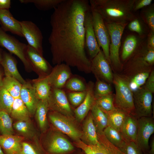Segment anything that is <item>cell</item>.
Returning a JSON list of instances; mask_svg holds the SVG:
<instances>
[{"instance_id": "obj_1", "label": "cell", "mask_w": 154, "mask_h": 154, "mask_svg": "<svg viewBox=\"0 0 154 154\" xmlns=\"http://www.w3.org/2000/svg\"><path fill=\"white\" fill-rule=\"evenodd\" d=\"M90 9L87 0H63L54 9L48 40L54 64L63 63L86 73L91 61L85 48L84 18Z\"/></svg>"}, {"instance_id": "obj_2", "label": "cell", "mask_w": 154, "mask_h": 154, "mask_svg": "<svg viewBox=\"0 0 154 154\" xmlns=\"http://www.w3.org/2000/svg\"><path fill=\"white\" fill-rule=\"evenodd\" d=\"M135 0H90L91 10L98 13L104 22H128L135 18L133 13Z\"/></svg>"}, {"instance_id": "obj_3", "label": "cell", "mask_w": 154, "mask_h": 154, "mask_svg": "<svg viewBox=\"0 0 154 154\" xmlns=\"http://www.w3.org/2000/svg\"><path fill=\"white\" fill-rule=\"evenodd\" d=\"M116 93L114 103L115 108L134 115L133 93L130 88L128 81L120 75H113Z\"/></svg>"}, {"instance_id": "obj_4", "label": "cell", "mask_w": 154, "mask_h": 154, "mask_svg": "<svg viewBox=\"0 0 154 154\" xmlns=\"http://www.w3.org/2000/svg\"><path fill=\"white\" fill-rule=\"evenodd\" d=\"M128 22H105L110 37V62L116 68H119L121 63L119 57V50L121 39L123 31Z\"/></svg>"}, {"instance_id": "obj_5", "label": "cell", "mask_w": 154, "mask_h": 154, "mask_svg": "<svg viewBox=\"0 0 154 154\" xmlns=\"http://www.w3.org/2000/svg\"><path fill=\"white\" fill-rule=\"evenodd\" d=\"M48 117L53 125L59 131L66 135L75 141L80 139L82 132L70 117L54 111L50 113Z\"/></svg>"}, {"instance_id": "obj_6", "label": "cell", "mask_w": 154, "mask_h": 154, "mask_svg": "<svg viewBox=\"0 0 154 154\" xmlns=\"http://www.w3.org/2000/svg\"><path fill=\"white\" fill-rule=\"evenodd\" d=\"M0 46L5 48L11 54H13L17 56L26 67L29 68L30 67L31 64L26 54L27 45L7 34L1 27Z\"/></svg>"}, {"instance_id": "obj_7", "label": "cell", "mask_w": 154, "mask_h": 154, "mask_svg": "<svg viewBox=\"0 0 154 154\" xmlns=\"http://www.w3.org/2000/svg\"><path fill=\"white\" fill-rule=\"evenodd\" d=\"M133 93L134 115L137 118L152 117L153 93L144 86L133 92Z\"/></svg>"}, {"instance_id": "obj_8", "label": "cell", "mask_w": 154, "mask_h": 154, "mask_svg": "<svg viewBox=\"0 0 154 154\" xmlns=\"http://www.w3.org/2000/svg\"><path fill=\"white\" fill-rule=\"evenodd\" d=\"M91 10L92 24L95 36L99 46L102 48L105 57L109 62L110 37L103 18L97 12Z\"/></svg>"}, {"instance_id": "obj_9", "label": "cell", "mask_w": 154, "mask_h": 154, "mask_svg": "<svg viewBox=\"0 0 154 154\" xmlns=\"http://www.w3.org/2000/svg\"><path fill=\"white\" fill-rule=\"evenodd\" d=\"M23 37L28 45L42 56L43 37L42 32L37 25L31 21H20Z\"/></svg>"}, {"instance_id": "obj_10", "label": "cell", "mask_w": 154, "mask_h": 154, "mask_svg": "<svg viewBox=\"0 0 154 154\" xmlns=\"http://www.w3.org/2000/svg\"><path fill=\"white\" fill-rule=\"evenodd\" d=\"M138 129L135 143L144 154L149 149V140L154 132L153 117H143L138 118Z\"/></svg>"}, {"instance_id": "obj_11", "label": "cell", "mask_w": 154, "mask_h": 154, "mask_svg": "<svg viewBox=\"0 0 154 154\" xmlns=\"http://www.w3.org/2000/svg\"><path fill=\"white\" fill-rule=\"evenodd\" d=\"M48 101L49 109L71 117L72 111L64 91L60 89L53 88L51 90Z\"/></svg>"}, {"instance_id": "obj_12", "label": "cell", "mask_w": 154, "mask_h": 154, "mask_svg": "<svg viewBox=\"0 0 154 154\" xmlns=\"http://www.w3.org/2000/svg\"><path fill=\"white\" fill-rule=\"evenodd\" d=\"M84 25L85 49L92 60L101 50L98 43L94 31L91 9L88 10L85 14Z\"/></svg>"}, {"instance_id": "obj_13", "label": "cell", "mask_w": 154, "mask_h": 154, "mask_svg": "<svg viewBox=\"0 0 154 154\" xmlns=\"http://www.w3.org/2000/svg\"><path fill=\"white\" fill-rule=\"evenodd\" d=\"M91 70L96 78L109 83H113V74L109 64L101 50L91 60Z\"/></svg>"}, {"instance_id": "obj_14", "label": "cell", "mask_w": 154, "mask_h": 154, "mask_svg": "<svg viewBox=\"0 0 154 154\" xmlns=\"http://www.w3.org/2000/svg\"><path fill=\"white\" fill-rule=\"evenodd\" d=\"M46 147L47 151L50 154H67L74 149L69 140L57 132L53 133L49 138Z\"/></svg>"}, {"instance_id": "obj_15", "label": "cell", "mask_w": 154, "mask_h": 154, "mask_svg": "<svg viewBox=\"0 0 154 154\" xmlns=\"http://www.w3.org/2000/svg\"><path fill=\"white\" fill-rule=\"evenodd\" d=\"M71 73L69 66L64 63L57 64L51 74L47 77L53 88L60 89L65 85Z\"/></svg>"}, {"instance_id": "obj_16", "label": "cell", "mask_w": 154, "mask_h": 154, "mask_svg": "<svg viewBox=\"0 0 154 154\" xmlns=\"http://www.w3.org/2000/svg\"><path fill=\"white\" fill-rule=\"evenodd\" d=\"M94 84L90 82L86 87V96L83 102L76 108L74 112L77 120L80 122L88 114L95 102Z\"/></svg>"}, {"instance_id": "obj_17", "label": "cell", "mask_w": 154, "mask_h": 154, "mask_svg": "<svg viewBox=\"0 0 154 154\" xmlns=\"http://www.w3.org/2000/svg\"><path fill=\"white\" fill-rule=\"evenodd\" d=\"M0 25L4 31L23 37L20 21L13 17L9 9L0 10Z\"/></svg>"}, {"instance_id": "obj_18", "label": "cell", "mask_w": 154, "mask_h": 154, "mask_svg": "<svg viewBox=\"0 0 154 154\" xmlns=\"http://www.w3.org/2000/svg\"><path fill=\"white\" fill-rule=\"evenodd\" d=\"M82 141L88 145H100L96 127L91 112L85 120L83 125Z\"/></svg>"}, {"instance_id": "obj_19", "label": "cell", "mask_w": 154, "mask_h": 154, "mask_svg": "<svg viewBox=\"0 0 154 154\" xmlns=\"http://www.w3.org/2000/svg\"><path fill=\"white\" fill-rule=\"evenodd\" d=\"M19 98L26 106L31 115H34L39 100L33 86L27 82L22 85Z\"/></svg>"}, {"instance_id": "obj_20", "label": "cell", "mask_w": 154, "mask_h": 154, "mask_svg": "<svg viewBox=\"0 0 154 154\" xmlns=\"http://www.w3.org/2000/svg\"><path fill=\"white\" fill-rule=\"evenodd\" d=\"M0 64L3 68L5 76L15 78L22 85L26 82L18 71L16 60L10 53L3 52L2 60Z\"/></svg>"}, {"instance_id": "obj_21", "label": "cell", "mask_w": 154, "mask_h": 154, "mask_svg": "<svg viewBox=\"0 0 154 154\" xmlns=\"http://www.w3.org/2000/svg\"><path fill=\"white\" fill-rule=\"evenodd\" d=\"M24 137L14 135L0 136V146L5 154H19Z\"/></svg>"}, {"instance_id": "obj_22", "label": "cell", "mask_w": 154, "mask_h": 154, "mask_svg": "<svg viewBox=\"0 0 154 154\" xmlns=\"http://www.w3.org/2000/svg\"><path fill=\"white\" fill-rule=\"evenodd\" d=\"M138 118L131 114L127 116L120 132L127 141L135 142L138 129Z\"/></svg>"}, {"instance_id": "obj_23", "label": "cell", "mask_w": 154, "mask_h": 154, "mask_svg": "<svg viewBox=\"0 0 154 154\" xmlns=\"http://www.w3.org/2000/svg\"><path fill=\"white\" fill-rule=\"evenodd\" d=\"M26 54L28 60L38 70L46 72L48 70V64L37 51L27 44Z\"/></svg>"}, {"instance_id": "obj_24", "label": "cell", "mask_w": 154, "mask_h": 154, "mask_svg": "<svg viewBox=\"0 0 154 154\" xmlns=\"http://www.w3.org/2000/svg\"><path fill=\"white\" fill-rule=\"evenodd\" d=\"M48 109V99L39 100L35 114L38 126L42 131H45L48 127L47 115Z\"/></svg>"}, {"instance_id": "obj_25", "label": "cell", "mask_w": 154, "mask_h": 154, "mask_svg": "<svg viewBox=\"0 0 154 154\" xmlns=\"http://www.w3.org/2000/svg\"><path fill=\"white\" fill-rule=\"evenodd\" d=\"M90 110L97 132H103L109 125L108 117L106 113L95 102Z\"/></svg>"}, {"instance_id": "obj_26", "label": "cell", "mask_w": 154, "mask_h": 154, "mask_svg": "<svg viewBox=\"0 0 154 154\" xmlns=\"http://www.w3.org/2000/svg\"><path fill=\"white\" fill-rule=\"evenodd\" d=\"M104 112L108 117L109 125L120 132L125 119L129 113L117 108L110 111Z\"/></svg>"}, {"instance_id": "obj_27", "label": "cell", "mask_w": 154, "mask_h": 154, "mask_svg": "<svg viewBox=\"0 0 154 154\" xmlns=\"http://www.w3.org/2000/svg\"><path fill=\"white\" fill-rule=\"evenodd\" d=\"M31 114L20 98L14 99L10 115L18 120H30Z\"/></svg>"}, {"instance_id": "obj_28", "label": "cell", "mask_w": 154, "mask_h": 154, "mask_svg": "<svg viewBox=\"0 0 154 154\" xmlns=\"http://www.w3.org/2000/svg\"><path fill=\"white\" fill-rule=\"evenodd\" d=\"M139 38L134 35H128L125 38L122 46L121 59L125 60L135 52L140 44Z\"/></svg>"}, {"instance_id": "obj_29", "label": "cell", "mask_w": 154, "mask_h": 154, "mask_svg": "<svg viewBox=\"0 0 154 154\" xmlns=\"http://www.w3.org/2000/svg\"><path fill=\"white\" fill-rule=\"evenodd\" d=\"M103 132L107 139L120 150L127 142L119 131L110 125L106 127Z\"/></svg>"}, {"instance_id": "obj_30", "label": "cell", "mask_w": 154, "mask_h": 154, "mask_svg": "<svg viewBox=\"0 0 154 154\" xmlns=\"http://www.w3.org/2000/svg\"><path fill=\"white\" fill-rule=\"evenodd\" d=\"M13 127L23 137L31 139L35 134V129L30 120H18L13 124Z\"/></svg>"}, {"instance_id": "obj_31", "label": "cell", "mask_w": 154, "mask_h": 154, "mask_svg": "<svg viewBox=\"0 0 154 154\" xmlns=\"http://www.w3.org/2000/svg\"><path fill=\"white\" fill-rule=\"evenodd\" d=\"M3 86L14 99L20 97L22 84L15 78L5 76L3 79Z\"/></svg>"}, {"instance_id": "obj_32", "label": "cell", "mask_w": 154, "mask_h": 154, "mask_svg": "<svg viewBox=\"0 0 154 154\" xmlns=\"http://www.w3.org/2000/svg\"><path fill=\"white\" fill-rule=\"evenodd\" d=\"M33 86L39 100L48 99L50 93L51 87L47 77L36 82Z\"/></svg>"}, {"instance_id": "obj_33", "label": "cell", "mask_w": 154, "mask_h": 154, "mask_svg": "<svg viewBox=\"0 0 154 154\" xmlns=\"http://www.w3.org/2000/svg\"><path fill=\"white\" fill-rule=\"evenodd\" d=\"M0 132L2 135L14 133L11 117L8 113L3 111H0Z\"/></svg>"}, {"instance_id": "obj_34", "label": "cell", "mask_w": 154, "mask_h": 154, "mask_svg": "<svg viewBox=\"0 0 154 154\" xmlns=\"http://www.w3.org/2000/svg\"><path fill=\"white\" fill-rule=\"evenodd\" d=\"M63 0H20L22 3L33 4L38 9L46 11L54 9Z\"/></svg>"}, {"instance_id": "obj_35", "label": "cell", "mask_w": 154, "mask_h": 154, "mask_svg": "<svg viewBox=\"0 0 154 154\" xmlns=\"http://www.w3.org/2000/svg\"><path fill=\"white\" fill-rule=\"evenodd\" d=\"M150 73L149 70L139 72L128 81L129 86L133 92L139 89L145 84Z\"/></svg>"}, {"instance_id": "obj_36", "label": "cell", "mask_w": 154, "mask_h": 154, "mask_svg": "<svg viewBox=\"0 0 154 154\" xmlns=\"http://www.w3.org/2000/svg\"><path fill=\"white\" fill-rule=\"evenodd\" d=\"M74 144L85 154H111L100 143L99 145H88L80 139L75 141Z\"/></svg>"}, {"instance_id": "obj_37", "label": "cell", "mask_w": 154, "mask_h": 154, "mask_svg": "<svg viewBox=\"0 0 154 154\" xmlns=\"http://www.w3.org/2000/svg\"><path fill=\"white\" fill-rule=\"evenodd\" d=\"M14 98L3 86L0 88V111L10 114Z\"/></svg>"}, {"instance_id": "obj_38", "label": "cell", "mask_w": 154, "mask_h": 154, "mask_svg": "<svg viewBox=\"0 0 154 154\" xmlns=\"http://www.w3.org/2000/svg\"><path fill=\"white\" fill-rule=\"evenodd\" d=\"M114 100V97L112 94L96 99L95 103L103 111L108 112L116 108Z\"/></svg>"}, {"instance_id": "obj_39", "label": "cell", "mask_w": 154, "mask_h": 154, "mask_svg": "<svg viewBox=\"0 0 154 154\" xmlns=\"http://www.w3.org/2000/svg\"><path fill=\"white\" fill-rule=\"evenodd\" d=\"M96 78L97 81L94 90L95 99L112 94V90L110 86L104 81Z\"/></svg>"}, {"instance_id": "obj_40", "label": "cell", "mask_w": 154, "mask_h": 154, "mask_svg": "<svg viewBox=\"0 0 154 154\" xmlns=\"http://www.w3.org/2000/svg\"><path fill=\"white\" fill-rule=\"evenodd\" d=\"M97 133L100 143L111 154H124L119 149L107 139L103 132Z\"/></svg>"}, {"instance_id": "obj_41", "label": "cell", "mask_w": 154, "mask_h": 154, "mask_svg": "<svg viewBox=\"0 0 154 154\" xmlns=\"http://www.w3.org/2000/svg\"><path fill=\"white\" fill-rule=\"evenodd\" d=\"M144 20L149 26L151 31L154 32V7L153 5H150L143 11Z\"/></svg>"}, {"instance_id": "obj_42", "label": "cell", "mask_w": 154, "mask_h": 154, "mask_svg": "<svg viewBox=\"0 0 154 154\" xmlns=\"http://www.w3.org/2000/svg\"><path fill=\"white\" fill-rule=\"evenodd\" d=\"M66 86L68 89L77 92L84 91L86 89V87L84 83L76 78L70 79L67 82Z\"/></svg>"}, {"instance_id": "obj_43", "label": "cell", "mask_w": 154, "mask_h": 154, "mask_svg": "<svg viewBox=\"0 0 154 154\" xmlns=\"http://www.w3.org/2000/svg\"><path fill=\"white\" fill-rule=\"evenodd\" d=\"M120 150L124 154H144L143 152L134 141H127Z\"/></svg>"}, {"instance_id": "obj_44", "label": "cell", "mask_w": 154, "mask_h": 154, "mask_svg": "<svg viewBox=\"0 0 154 154\" xmlns=\"http://www.w3.org/2000/svg\"><path fill=\"white\" fill-rule=\"evenodd\" d=\"M86 94V90L82 92L70 93L68 94L69 99L73 105L79 106L84 99Z\"/></svg>"}, {"instance_id": "obj_45", "label": "cell", "mask_w": 154, "mask_h": 154, "mask_svg": "<svg viewBox=\"0 0 154 154\" xmlns=\"http://www.w3.org/2000/svg\"><path fill=\"white\" fill-rule=\"evenodd\" d=\"M141 52L145 61L151 66L154 63V48L147 46L141 50Z\"/></svg>"}, {"instance_id": "obj_46", "label": "cell", "mask_w": 154, "mask_h": 154, "mask_svg": "<svg viewBox=\"0 0 154 154\" xmlns=\"http://www.w3.org/2000/svg\"><path fill=\"white\" fill-rule=\"evenodd\" d=\"M128 28L131 31L135 32L139 35L141 36L143 34V31L140 21L135 18L130 21L128 25Z\"/></svg>"}, {"instance_id": "obj_47", "label": "cell", "mask_w": 154, "mask_h": 154, "mask_svg": "<svg viewBox=\"0 0 154 154\" xmlns=\"http://www.w3.org/2000/svg\"><path fill=\"white\" fill-rule=\"evenodd\" d=\"M19 154H40L31 144L25 142L22 143V147Z\"/></svg>"}, {"instance_id": "obj_48", "label": "cell", "mask_w": 154, "mask_h": 154, "mask_svg": "<svg viewBox=\"0 0 154 154\" xmlns=\"http://www.w3.org/2000/svg\"><path fill=\"white\" fill-rule=\"evenodd\" d=\"M152 1V0H135L133 7V11H136L148 6L150 5Z\"/></svg>"}, {"instance_id": "obj_49", "label": "cell", "mask_w": 154, "mask_h": 154, "mask_svg": "<svg viewBox=\"0 0 154 154\" xmlns=\"http://www.w3.org/2000/svg\"><path fill=\"white\" fill-rule=\"evenodd\" d=\"M144 87L152 93L154 92V71L152 70L150 73Z\"/></svg>"}, {"instance_id": "obj_50", "label": "cell", "mask_w": 154, "mask_h": 154, "mask_svg": "<svg viewBox=\"0 0 154 154\" xmlns=\"http://www.w3.org/2000/svg\"><path fill=\"white\" fill-rule=\"evenodd\" d=\"M11 7L10 0H0V10L9 9Z\"/></svg>"}, {"instance_id": "obj_51", "label": "cell", "mask_w": 154, "mask_h": 154, "mask_svg": "<svg viewBox=\"0 0 154 154\" xmlns=\"http://www.w3.org/2000/svg\"><path fill=\"white\" fill-rule=\"evenodd\" d=\"M147 46L150 48H154V32L151 31L149 35L147 44Z\"/></svg>"}, {"instance_id": "obj_52", "label": "cell", "mask_w": 154, "mask_h": 154, "mask_svg": "<svg viewBox=\"0 0 154 154\" xmlns=\"http://www.w3.org/2000/svg\"><path fill=\"white\" fill-rule=\"evenodd\" d=\"M149 149L147 154H154V138L153 137L150 142Z\"/></svg>"}, {"instance_id": "obj_53", "label": "cell", "mask_w": 154, "mask_h": 154, "mask_svg": "<svg viewBox=\"0 0 154 154\" xmlns=\"http://www.w3.org/2000/svg\"><path fill=\"white\" fill-rule=\"evenodd\" d=\"M1 65L0 64V65ZM0 67V88L3 86V79L2 78V74L1 70Z\"/></svg>"}, {"instance_id": "obj_54", "label": "cell", "mask_w": 154, "mask_h": 154, "mask_svg": "<svg viewBox=\"0 0 154 154\" xmlns=\"http://www.w3.org/2000/svg\"><path fill=\"white\" fill-rule=\"evenodd\" d=\"M3 52L1 49L0 48V62L2 60Z\"/></svg>"}, {"instance_id": "obj_55", "label": "cell", "mask_w": 154, "mask_h": 154, "mask_svg": "<svg viewBox=\"0 0 154 154\" xmlns=\"http://www.w3.org/2000/svg\"><path fill=\"white\" fill-rule=\"evenodd\" d=\"M1 148V147L0 146V154H5L2 151Z\"/></svg>"}, {"instance_id": "obj_56", "label": "cell", "mask_w": 154, "mask_h": 154, "mask_svg": "<svg viewBox=\"0 0 154 154\" xmlns=\"http://www.w3.org/2000/svg\"><path fill=\"white\" fill-rule=\"evenodd\" d=\"M77 154H83L81 152H79Z\"/></svg>"}, {"instance_id": "obj_57", "label": "cell", "mask_w": 154, "mask_h": 154, "mask_svg": "<svg viewBox=\"0 0 154 154\" xmlns=\"http://www.w3.org/2000/svg\"></svg>"}]
</instances>
